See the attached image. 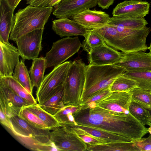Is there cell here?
<instances>
[{"label": "cell", "instance_id": "12", "mask_svg": "<svg viewBox=\"0 0 151 151\" xmlns=\"http://www.w3.org/2000/svg\"><path fill=\"white\" fill-rule=\"evenodd\" d=\"M0 109L7 116L19 115L22 107L31 105L6 86L0 79Z\"/></svg>", "mask_w": 151, "mask_h": 151}, {"label": "cell", "instance_id": "9", "mask_svg": "<svg viewBox=\"0 0 151 151\" xmlns=\"http://www.w3.org/2000/svg\"><path fill=\"white\" fill-rule=\"evenodd\" d=\"M52 130L50 139L57 151H86V144L64 125Z\"/></svg>", "mask_w": 151, "mask_h": 151}, {"label": "cell", "instance_id": "8", "mask_svg": "<svg viewBox=\"0 0 151 151\" xmlns=\"http://www.w3.org/2000/svg\"><path fill=\"white\" fill-rule=\"evenodd\" d=\"M81 46L77 37H67L53 42L45 57L46 68L62 64L77 52Z\"/></svg>", "mask_w": 151, "mask_h": 151}, {"label": "cell", "instance_id": "1", "mask_svg": "<svg viewBox=\"0 0 151 151\" xmlns=\"http://www.w3.org/2000/svg\"><path fill=\"white\" fill-rule=\"evenodd\" d=\"M77 124L90 126L138 139L148 133V128L130 112L112 111L95 106L80 108L73 114Z\"/></svg>", "mask_w": 151, "mask_h": 151}, {"label": "cell", "instance_id": "6", "mask_svg": "<svg viewBox=\"0 0 151 151\" xmlns=\"http://www.w3.org/2000/svg\"><path fill=\"white\" fill-rule=\"evenodd\" d=\"M86 65L81 59L71 62L63 84V101L65 106L79 105L84 87Z\"/></svg>", "mask_w": 151, "mask_h": 151}, {"label": "cell", "instance_id": "20", "mask_svg": "<svg viewBox=\"0 0 151 151\" xmlns=\"http://www.w3.org/2000/svg\"><path fill=\"white\" fill-rule=\"evenodd\" d=\"M0 42L9 43L10 35L14 24V10L6 0H0Z\"/></svg>", "mask_w": 151, "mask_h": 151}, {"label": "cell", "instance_id": "5", "mask_svg": "<svg viewBox=\"0 0 151 151\" xmlns=\"http://www.w3.org/2000/svg\"><path fill=\"white\" fill-rule=\"evenodd\" d=\"M125 71L124 68L113 65H87L81 103L100 90L110 87L115 79Z\"/></svg>", "mask_w": 151, "mask_h": 151}, {"label": "cell", "instance_id": "14", "mask_svg": "<svg viewBox=\"0 0 151 151\" xmlns=\"http://www.w3.org/2000/svg\"><path fill=\"white\" fill-rule=\"evenodd\" d=\"M132 101L131 94L129 92H111L96 102L94 106L119 112L129 114V106Z\"/></svg>", "mask_w": 151, "mask_h": 151}, {"label": "cell", "instance_id": "15", "mask_svg": "<svg viewBox=\"0 0 151 151\" xmlns=\"http://www.w3.org/2000/svg\"><path fill=\"white\" fill-rule=\"evenodd\" d=\"M149 3L142 0H125L113 9V16L129 17H144L149 13Z\"/></svg>", "mask_w": 151, "mask_h": 151}, {"label": "cell", "instance_id": "33", "mask_svg": "<svg viewBox=\"0 0 151 151\" xmlns=\"http://www.w3.org/2000/svg\"><path fill=\"white\" fill-rule=\"evenodd\" d=\"M123 75L135 80L138 87L151 91V71L135 72H125Z\"/></svg>", "mask_w": 151, "mask_h": 151}, {"label": "cell", "instance_id": "16", "mask_svg": "<svg viewBox=\"0 0 151 151\" xmlns=\"http://www.w3.org/2000/svg\"><path fill=\"white\" fill-rule=\"evenodd\" d=\"M88 54L89 65H113L119 61L123 52L106 44L93 48Z\"/></svg>", "mask_w": 151, "mask_h": 151}, {"label": "cell", "instance_id": "21", "mask_svg": "<svg viewBox=\"0 0 151 151\" xmlns=\"http://www.w3.org/2000/svg\"><path fill=\"white\" fill-rule=\"evenodd\" d=\"M65 125H68L82 130L94 137L103 140L106 143L115 142H129L133 141L130 138L118 134L96 127L77 124Z\"/></svg>", "mask_w": 151, "mask_h": 151}, {"label": "cell", "instance_id": "22", "mask_svg": "<svg viewBox=\"0 0 151 151\" xmlns=\"http://www.w3.org/2000/svg\"><path fill=\"white\" fill-rule=\"evenodd\" d=\"M133 141L129 142H111L93 145L86 144V151H139V149Z\"/></svg>", "mask_w": 151, "mask_h": 151}, {"label": "cell", "instance_id": "36", "mask_svg": "<svg viewBox=\"0 0 151 151\" xmlns=\"http://www.w3.org/2000/svg\"><path fill=\"white\" fill-rule=\"evenodd\" d=\"M74 132L76 135L86 144L96 145L106 143L103 140L94 137L78 128L68 125H63Z\"/></svg>", "mask_w": 151, "mask_h": 151}, {"label": "cell", "instance_id": "30", "mask_svg": "<svg viewBox=\"0 0 151 151\" xmlns=\"http://www.w3.org/2000/svg\"><path fill=\"white\" fill-rule=\"evenodd\" d=\"M84 37L82 47L88 53L93 48L106 44L102 36L94 29L88 30Z\"/></svg>", "mask_w": 151, "mask_h": 151}, {"label": "cell", "instance_id": "7", "mask_svg": "<svg viewBox=\"0 0 151 151\" xmlns=\"http://www.w3.org/2000/svg\"><path fill=\"white\" fill-rule=\"evenodd\" d=\"M71 62L67 61L54 67L51 71L44 76L36 90V100L38 104L43 103L64 84Z\"/></svg>", "mask_w": 151, "mask_h": 151}, {"label": "cell", "instance_id": "34", "mask_svg": "<svg viewBox=\"0 0 151 151\" xmlns=\"http://www.w3.org/2000/svg\"><path fill=\"white\" fill-rule=\"evenodd\" d=\"M132 100L136 101L147 108L151 107V91L137 87L129 92Z\"/></svg>", "mask_w": 151, "mask_h": 151}, {"label": "cell", "instance_id": "43", "mask_svg": "<svg viewBox=\"0 0 151 151\" xmlns=\"http://www.w3.org/2000/svg\"><path fill=\"white\" fill-rule=\"evenodd\" d=\"M148 49L150 50L149 54L151 55V42H150V46L148 47Z\"/></svg>", "mask_w": 151, "mask_h": 151}, {"label": "cell", "instance_id": "37", "mask_svg": "<svg viewBox=\"0 0 151 151\" xmlns=\"http://www.w3.org/2000/svg\"><path fill=\"white\" fill-rule=\"evenodd\" d=\"M110 87L103 88L92 95L87 100L81 102L79 106L80 108L93 106L95 103L111 92Z\"/></svg>", "mask_w": 151, "mask_h": 151}, {"label": "cell", "instance_id": "39", "mask_svg": "<svg viewBox=\"0 0 151 151\" xmlns=\"http://www.w3.org/2000/svg\"><path fill=\"white\" fill-rule=\"evenodd\" d=\"M29 5L40 7H48L52 0H25Z\"/></svg>", "mask_w": 151, "mask_h": 151}, {"label": "cell", "instance_id": "17", "mask_svg": "<svg viewBox=\"0 0 151 151\" xmlns=\"http://www.w3.org/2000/svg\"><path fill=\"white\" fill-rule=\"evenodd\" d=\"M19 56L17 48L9 43L0 42V77L13 76Z\"/></svg>", "mask_w": 151, "mask_h": 151}, {"label": "cell", "instance_id": "11", "mask_svg": "<svg viewBox=\"0 0 151 151\" xmlns=\"http://www.w3.org/2000/svg\"><path fill=\"white\" fill-rule=\"evenodd\" d=\"M113 65L124 68L126 72L151 71V55L142 51L123 52L121 60Z\"/></svg>", "mask_w": 151, "mask_h": 151}, {"label": "cell", "instance_id": "32", "mask_svg": "<svg viewBox=\"0 0 151 151\" xmlns=\"http://www.w3.org/2000/svg\"><path fill=\"white\" fill-rule=\"evenodd\" d=\"M80 109L78 106H65L59 112L53 115L62 125H76L73 114Z\"/></svg>", "mask_w": 151, "mask_h": 151}, {"label": "cell", "instance_id": "19", "mask_svg": "<svg viewBox=\"0 0 151 151\" xmlns=\"http://www.w3.org/2000/svg\"><path fill=\"white\" fill-rule=\"evenodd\" d=\"M52 29L60 37L73 36H84L88 30L76 22L68 18L53 20Z\"/></svg>", "mask_w": 151, "mask_h": 151}, {"label": "cell", "instance_id": "24", "mask_svg": "<svg viewBox=\"0 0 151 151\" xmlns=\"http://www.w3.org/2000/svg\"><path fill=\"white\" fill-rule=\"evenodd\" d=\"M148 24L144 17H129L120 16L111 17L107 24L134 29L143 28Z\"/></svg>", "mask_w": 151, "mask_h": 151}, {"label": "cell", "instance_id": "23", "mask_svg": "<svg viewBox=\"0 0 151 151\" xmlns=\"http://www.w3.org/2000/svg\"><path fill=\"white\" fill-rule=\"evenodd\" d=\"M32 65L29 70L30 76L33 88L38 89L44 77L46 68L45 57H41L32 60Z\"/></svg>", "mask_w": 151, "mask_h": 151}, {"label": "cell", "instance_id": "18", "mask_svg": "<svg viewBox=\"0 0 151 151\" xmlns=\"http://www.w3.org/2000/svg\"><path fill=\"white\" fill-rule=\"evenodd\" d=\"M110 18L109 15L105 12L90 9L85 10L71 18L73 20L88 30L106 25Z\"/></svg>", "mask_w": 151, "mask_h": 151}, {"label": "cell", "instance_id": "4", "mask_svg": "<svg viewBox=\"0 0 151 151\" xmlns=\"http://www.w3.org/2000/svg\"><path fill=\"white\" fill-rule=\"evenodd\" d=\"M53 7H40L29 5L15 15L14 24L9 39L15 42L22 35L37 29H44Z\"/></svg>", "mask_w": 151, "mask_h": 151}, {"label": "cell", "instance_id": "27", "mask_svg": "<svg viewBox=\"0 0 151 151\" xmlns=\"http://www.w3.org/2000/svg\"><path fill=\"white\" fill-rule=\"evenodd\" d=\"M25 107L36 115L46 124L51 130L62 125L54 115L43 109L38 104L30 105Z\"/></svg>", "mask_w": 151, "mask_h": 151}, {"label": "cell", "instance_id": "26", "mask_svg": "<svg viewBox=\"0 0 151 151\" xmlns=\"http://www.w3.org/2000/svg\"><path fill=\"white\" fill-rule=\"evenodd\" d=\"M0 79L6 86L25 100L31 105L37 103V101L33 94L29 93L13 76L0 77Z\"/></svg>", "mask_w": 151, "mask_h": 151}, {"label": "cell", "instance_id": "29", "mask_svg": "<svg viewBox=\"0 0 151 151\" xmlns=\"http://www.w3.org/2000/svg\"><path fill=\"white\" fill-rule=\"evenodd\" d=\"M129 110L130 113L143 125L151 127V117L146 108L140 103L132 100Z\"/></svg>", "mask_w": 151, "mask_h": 151}, {"label": "cell", "instance_id": "38", "mask_svg": "<svg viewBox=\"0 0 151 151\" xmlns=\"http://www.w3.org/2000/svg\"><path fill=\"white\" fill-rule=\"evenodd\" d=\"M139 151H151V134L146 138H142L133 140Z\"/></svg>", "mask_w": 151, "mask_h": 151}, {"label": "cell", "instance_id": "45", "mask_svg": "<svg viewBox=\"0 0 151 151\" xmlns=\"http://www.w3.org/2000/svg\"><path fill=\"white\" fill-rule=\"evenodd\" d=\"M149 111L151 117V107L149 108H147Z\"/></svg>", "mask_w": 151, "mask_h": 151}, {"label": "cell", "instance_id": "3", "mask_svg": "<svg viewBox=\"0 0 151 151\" xmlns=\"http://www.w3.org/2000/svg\"><path fill=\"white\" fill-rule=\"evenodd\" d=\"M103 37L108 45L124 53L148 49L147 37L140 30L107 24L95 29Z\"/></svg>", "mask_w": 151, "mask_h": 151}, {"label": "cell", "instance_id": "40", "mask_svg": "<svg viewBox=\"0 0 151 151\" xmlns=\"http://www.w3.org/2000/svg\"><path fill=\"white\" fill-rule=\"evenodd\" d=\"M115 0H99L98 5L103 9H107L113 4Z\"/></svg>", "mask_w": 151, "mask_h": 151}, {"label": "cell", "instance_id": "10", "mask_svg": "<svg viewBox=\"0 0 151 151\" xmlns=\"http://www.w3.org/2000/svg\"><path fill=\"white\" fill-rule=\"evenodd\" d=\"M43 29L34 30L16 40L15 42L19 55L23 60H33L38 58L42 48Z\"/></svg>", "mask_w": 151, "mask_h": 151}, {"label": "cell", "instance_id": "44", "mask_svg": "<svg viewBox=\"0 0 151 151\" xmlns=\"http://www.w3.org/2000/svg\"><path fill=\"white\" fill-rule=\"evenodd\" d=\"M148 133H149L151 134V127L148 128Z\"/></svg>", "mask_w": 151, "mask_h": 151}, {"label": "cell", "instance_id": "41", "mask_svg": "<svg viewBox=\"0 0 151 151\" xmlns=\"http://www.w3.org/2000/svg\"><path fill=\"white\" fill-rule=\"evenodd\" d=\"M10 7L14 10L22 0H6Z\"/></svg>", "mask_w": 151, "mask_h": 151}, {"label": "cell", "instance_id": "31", "mask_svg": "<svg viewBox=\"0 0 151 151\" xmlns=\"http://www.w3.org/2000/svg\"><path fill=\"white\" fill-rule=\"evenodd\" d=\"M138 87L136 81L122 74L116 78L110 87L111 92L115 91L129 92Z\"/></svg>", "mask_w": 151, "mask_h": 151}, {"label": "cell", "instance_id": "2", "mask_svg": "<svg viewBox=\"0 0 151 151\" xmlns=\"http://www.w3.org/2000/svg\"><path fill=\"white\" fill-rule=\"evenodd\" d=\"M1 124L17 141L30 150L57 151L50 140V129L37 128L18 115L8 119Z\"/></svg>", "mask_w": 151, "mask_h": 151}, {"label": "cell", "instance_id": "25", "mask_svg": "<svg viewBox=\"0 0 151 151\" xmlns=\"http://www.w3.org/2000/svg\"><path fill=\"white\" fill-rule=\"evenodd\" d=\"M64 91L63 85L43 103L39 104L40 106L50 114L55 115L65 106L63 101Z\"/></svg>", "mask_w": 151, "mask_h": 151}, {"label": "cell", "instance_id": "28", "mask_svg": "<svg viewBox=\"0 0 151 151\" xmlns=\"http://www.w3.org/2000/svg\"><path fill=\"white\" fill-rule=\"evenodd\" d=\"M12 76L29 93L33 94V88L32 86L29 71L22 59L15 66Z\"/></svg>", "mask_w": 151, "mask_h": 151}, {"label": "cell", "instance_id": "35", "mask_svg": "<svg viewBox=\"0 0 151 151\" xmlns=\"http://www.w3.org/2000/svg\"><path fill=\"white\" fill-rule=\"evenodd\" d=\"M18 116L30 124L37 128L51 130L46 124L36 115L29 111L24 106L21 108Z\"/></svg>", "mask_w": 151, "mask_h": 151}, {"label": "cell", "instance_id": "13", "mask_svg": "<svg viewBox=\"0 0 151 151\" xmlns=\"http://www.w3.org/2000/svg\"><path fill=\"white\" fill-rule=\"evenodd\" d=\"M99 0H62L54 6L52 14L57 18H71L98 5Z\"/></svg>", "mask_w": 151, "mask_h": 151}, {"label": "cell", "instance_id": "42", "mask_svg": "<svg viewBox=\"0 0 151 151\" xmlns=\"http://www.w3.org/2000/svg\"><path fill=\"white\" fill-rule=\"evenodd\" d=\"M62 0H52L48 5V7H53L59 4Z\"/></svg>", "mask_w": 151, "mask_h": 151}]
</instances>
